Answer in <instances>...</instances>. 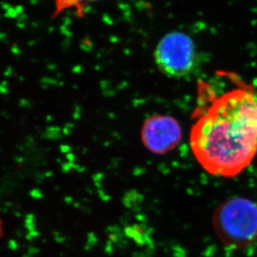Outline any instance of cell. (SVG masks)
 Segmentation results:
<instances>
[{
	"label": "cell",
	"instance_id": "1",
	"mask_svg": "<svg viewBox=\"0 0 257 257\" xmlns=\"http://www.w3.org/2000/svg\"><path fill=\"white\" fill-rule=\"evenodd\" d=\"M190 144L209 174L234 177L257 153V92L237 87L214 100L192 127Z\"/></svg>",
	"mask_w": 257,
	"mask_h": 257
},
{
	"label": "cell",
	"instance_id": "2",
	"mask_svg": "<svg viewBox=\"0 0 257 257\" xmlns=\"http://www.w3.org/2000/svg\"><path fill=\"white\" fill-rule=\"evenodd\" d=\"M213 226L225 245L236 248L250 245L257 238V205L241 197L225 201L214 213Z\"/></svg>",
	"mask_w": 257,
	"mask_h": 257
},
{
	"label": "cell",
	"instance_id": "3",
	"mask_svg": "<svg viewBox=\"0 0 257 257\" xmlns=\"http://www.w3.org/2000/svg\"><path fill=\"white\" fill-rule=\"evenodd\" d=\"M194 59L192 39L182 32L166 34L156 48V63L169 77L181 78L188 74L193 68Z\"/></svg>",
	"mask_w": 257,
	"mask_h": 257
},
{
	"label": "cell",
	"instance_id": "4",
	"mask_svg": "<svg viewBox=\"0 0 257 257\" xmlns=\"http://www.w3.org/2000/svg\"><path fill=\"white\" fill-rule=\"evenodd\" d=\"M182 139V129L170 116L154 115L146 120L142 128V140L152 153L164 154L172 150Z\"/></svg>",
	"mask_w": 257,
	"mask_h": 257
}]
</instances>
